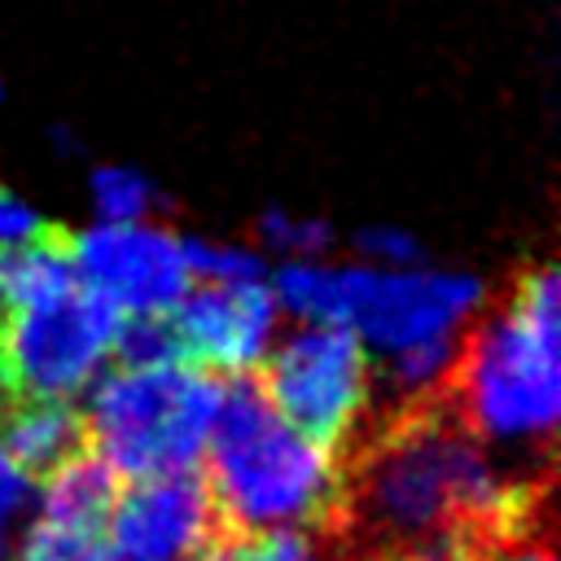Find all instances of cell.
Returning a JSON list of instances; mask_svg holds the SVG:
<instances>
[{"mask_svg": "<svg viewBox=\"0 0 561 561\" xmlns=\"http://www.w3.org/2000/svg\"><path fill=\"white\" fill-rule=\"evenodd\" d=\"M346 460L337 535H364L373 552L421 548L451 530H491L526 482L500 478L447 403L377 416Z\"/></svg>", "mask_w": 561, "mask_h": 561, "instance_id": "obj_1", "label": "cell"}, {"mask_svg": "<svg viewBox=\"0 0 561 561\" xmlns=\"http://www.w3.org/2000/svg\"><path fill=\"white\" fill-rule=\"evenodd\" d=\"M443 403L478 447L552 443L561 412V280L552 263H526L504 298L460 333Z\"/></svg>", "mask_w": 561, "mask_h": 561, "instance_id": "obj_2", "label": "cell"}, {"mask_svg": "<svg viewBox=\"0 0 561 561\" xmlns=\"http://www.w3.org/2000/svg\"><path fill=\"white\" fill-rule=\"evenodd\" d=\"M202 482L224 522V535L342 526V469L333 456L298 438L263 399L254 377H232L206 438Z\"/></svg>", "mask_w": 561, "mask_h": 561, "instance_id": "obj_3", "label": "cell"}, {"mask_svg": "<svg viewBox=\"0 0 561 561\" xmlns=\"http://www.w3.org/2000/svg\"><path fill=\"white\" fill-rule=\"evenodd\" d=\"M276 302L302 324H342L359 342L394 355L434 337H456L482 307L486 285L469 272L430 267H324L285 263L272 280Z\"/></svg>", "mask_w": 561, "mask_h": 561, "instance_id": "obj_4", "label": "cell"}, {"mask_svg": "<svg viewBox=\"0 0 561 561\" xmlns=\"http://www.w3.org/2000/svg\"><path fill=\"white\" fill-rule=\"evenodd\" d=\"M224 381L171 364V368H110L92 381L88 447L118 478H158L197 469L215 430Z\"/></svg>", "mask_w": 561, "mask_h": 561, "instance_id": "obj_5", "label": "cell"}, {"mask_svg": "<svg viewBox=\"0 0 561 561\" xmlns=\"http://www.w3.org/2000/svg\"><path fill=\"white\" fill-rule=\"evenodd\" d=\"M267 408L311 447L342 460L373 412V364L342 324H298L259 359Z\"/></svg>", "mask_w": 561, "mask_h": 561, "instance_id": "obj_6", "label": "cell"}, {"mask_svg": "<svg viewBox=\"0 0 561 561\" xmlns=\"http://www.w3.org/2000/svg\"><path fill=\"white\" fill-rule=\"evenodd\" d=\"M123 311L75 285L66 298L0 316V390L9 399H75L110 359Z\"/></svg>", "mask_w": 561, "mask_h": 561, "instance_id": "obj_7", "label": "cell"}, {"mask_svg": "<svg viewBox=\"0 0 561 561\" xmlns=\"http://www.w3.org/2000/svg\"><path fill=\"white\" fill-rule=\"evenodd\" d=\"M70 259L79 285L123 316H162L193 289L180 237L153 224H96L70 232Z\"/></svg>", "mask_w": 561, "mask_h": 561, "instance_id": "obj_8", "label": "cell"}, {"mask_svg": "<svg viewBox=\"0 0 561 561\" xmlns=\"http://www.w3.org/2000/svg\"><path fill=\"white\" fill-rule=\"evenodd\" d=\"M224 539L202 469L136 478L105 526L114 561H210Z\"/></svg>", "mask_w": 561, "mask_h": 561, "instance_id": "obj_9", "label": "cell"}, {"mask_svg": "<svg viewBox=\"0 0 561 561\" xmlns=\"http://www.w3.org/2000/svg\"><path fill=\"white\" fill-rule=\"evenodd\" d=\"M171 324L193 368L210 377H250L276 333V294L263 280L193 285L171 307Z\"/></svg>", "mask_w": 561, "mask_h": 561, "instance_id": "obj_10", "label": "cell"}, {"mask_svg": "<svg viewBox=\"0 0 561 561\" xmlns=\"http://www.w3.org/2000/svg\"><path fill=\"white\" fill-rule=\"evenodd\" d=\"M0 451L26 482H44L88 451V421L70 399H9L0 408Z\"/></svg>", "mask_w": 561, "mask_h": 561, "instance_id": "obj_11", "label": "cell"}, {"mask_svg": "<svg viewBox=\"0 0 561 561\" xmlns=\"http://www.w3.org/2000/svg\"><path fill=\"white\" fill-rule=\"evenodd\" d=\"M79 285L70 259V232L39 224L31 237L0 245V316L35 311L66 298Z\"/></svg>", "mask_w": 561, "mask_h": 561, "instance_id": "obj_12", "label": "cell"}, {"mask_svg": "<svg viewBox=\"0 0 561 561\" xmlns=\"http://www.w3.org/2000/svg\"><path fill=\"white\" fill-rule=\"evenodd\" d=\"M123 478L88 447L79 456H70L61 469H53L44 478V504H39V522L48 526H66V530H92L105 535L110 513L118 504V486Z\"/></svg>", "mask_w": 561, "mask_h": 561, "instance_id": "obj_13", "label": "cell"}, {"mask_svg": "<svg viewBox=\"0 0 561 561\" xmlns=\"http://www.w3.org/2000/svg\"><path fill=\"white\" fill-rule=\"evenodd\" d=\"M110 355L118 359V368H171V364H188L184 342H180V333L171 324V311H162V316H123Z\"/></svg>", "mask_w": 561, "mask_h": 561, "instance_id": "obj_14", "label": "cell"}, {"mask_svg": "<svg viewBox=\"0 0 561 561\" xmlns=\"http://www.w3.org/2000/svg\"><path fill=\"white\" fill-rule=\"evenodd\" d=\"M92 202L101 224H145V215L158 202V188L127 167H101L92 171Z\"/></svg>", "mask_w": 561, "mask_h": 561, "instance_id": "obj_15", "label": "cell"}, {"mask_svg": "<svg viewBox=\"0 0 561 561\" xmlns=\"http://www.w3.org/2000/svg\"><path fill=\"white\" fill-rule=\"evenodd\" d=\"M184 267L202 285H241V280H263V259L245 245H210L197 237H180Z\"/></svg>", "mask_w": 561, "mask_h": 561, "instance_id": "obj_16", "label": "cell"}, {"mask_svg": "<svg viewBox=\"0 0 561 561\" xmlns=\"http://www.w3.org/2000/svg\"><path fill=\"white\" fill-rule=\"evenodd\" d=\"M210 561H329V557L311 530H263V535L224 539Z\"/></svg>", "mask_w": 561, "mask_h": 561, "instance_id": "obj_17", "label": "cell"}, {"mask_svg": "<svg viewBox=\"0 0 561 561\" xmlns=\"http://www.w3.org/2000/svg\"><path fill=\"white\" fill-rule=\"evenodd\" d=\"M18 561H114L105 535H92V530H66V526H48V522H35Z\"/></svg>", "mask_w": 561, "mask_h": 561, "instance_id": "obj_18", "label": "cell"}, {"mask_svg": "<svg viewBox=\"0 0 561 561\" xmlns=\"http://www.w3.org/2000/svg\"><path fill=\"white\" fill-rule=\"evenodd\" d=\"M259 228H263V241H267L272 250L298 254L302 263H316V259L333 245L329 224H320V219H298V215H285V210H267Z\"/></svg>", "mask_w": 561, "mask_h": 561, "instance_id": "obj_19", "label": "cell"}, {"mask_svg": "<svg viewBox=\"0 0 561 561\" xmlns=\"http://www.w3.org/2000/svg\"><path fill=\"white\" fill-rule=\"evenodd\" d=\"M355 250H359L368 263L386 267V272H403V267H416V263L425 259L421 241H416L412 232L394 228V224H373V228H359V232H355Z\"/></svg>", "mask_w": 561, "mask_h": 561, "instance_id": "obj_20", "label": "cell"}, {"mask_svg": "<svg viewBox=\"0 0 561 561\" xmlns=\"http://www.w3.org/2000/svg\"><path fill=\"white\" fill-rule=\"evenodd\" d=\"M39 224H44V219H39V215H35V210H31L22 197H13V193L0 184V245L31 237Z\"/></svg>", "mask_w": 561, "mask_h": 561, "instance_id": "obj_21", "label": "cell"}, {"mask_svg": "<svg viewBox=\"0 0 561 561\" xmlns=\"http://www.w3.org/2000/svg\"><path fill=\"white\" fill-rule=\"evenodd\" d=\"M26 491H31V482H26V478L13 469V460L0 451V522L26 500Z\"/></svg>", "mask_w": 561, "mask_h": 561, "instance_id": "obj_22", "label": "cell"}, {"mask_svg": "<svg viewBox=\"0 0 561 561\" xmlns=\"http://www.w3.org/2000/svg\"><path fill=\"white\" fill-rule=\"evenodd\" d=\"M0 408H4V390H0Z\"/></svg>", "mask_w": 561, "mask_h": 561, "instance_id": "obj_23", "label": "cell"}, {"mask_svg": "<svg viewBox=\"0 0 561 561\" xmlns=\"http://www.w3.org/2000/svg\"><path fill=\"white\" fill-rule=\"evenodd\" d=\"M0 101H4V88H0Z\"/></svg>", "mask_w": 561, "mask_h": 561, "instance_id": "obj_24", "label": "cell"}, {"mask_svg": "<svg viewBox=\"0 0 561 561\" xmlns=\"http://www.w3.org/2000/svg\"><path fill=\"white\" fill-rule=\"evenodd\" d=\"M0 552H4V539H0Z\"/></svg>", "mask_w": 561, "mask_h": 561, "instance_id": "obj_25", "label": "cell"}]
</instances>
